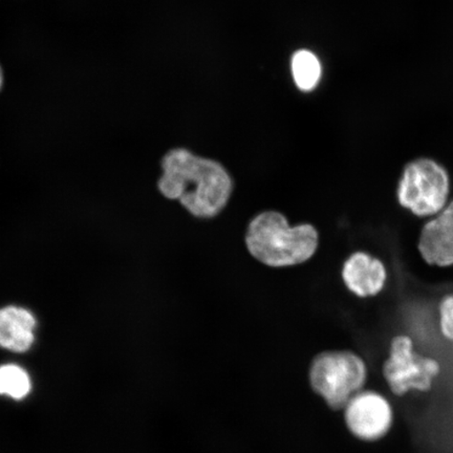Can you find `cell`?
Here are the masks:
<instances>
[{
	"instance_id": "cell-12",
	"label": "cell",
	"mask_w": 453,
	"mask_h": 453,
	"mask_svg": "<svg viewBox=\"0 0 453 453\" xmlns=\"http://www.w3.org/2000/svg\"><path fill=\"white\" fill-rule=\"evenodd\" d=\"M439 328L447 342L453 343V294L441 298L438 309Z\"/></svg>"
},
{
	"instance_id": "cell-4",
	"label": "cell",
	"mask_w": 453,
	"mask_h": 453,
	"mask_svg": "<svg viewBox=\"0 0 453 453\" xmlns=\"http://www.w3.org/2000/svg\"><path fill=\"white\" fill-rule=\"evenodd\" d=\"M367 366L350 350H328L317 355L310 367V384L333 411H343L350 399L364 390Z\"/></svg>"
},
{
	"instance_id": "cell-3",
	"label": "cell",
	"mask_w": 453,
	"mask_h": 453,
	"mask_svg": "<svg viewBox=\"0 0 453 453\" xmlns=\"http://www.w3.org/2000/svg\"><path fill=\"white\" fill-rule=\"evenodd\" d=\"M451 175L434 157H418L407 162L396 183L399 205L418 219H432L449 205Z\"/></svg>"
},
{
	"instance_id": "cell-10",
	"label": "cell",
	"mask_w": 453,
	"mask_h": 453,
	"mask_svg": "<svg viewBox=\"0 0 453 453\" xmlns=\"http://www.w3.org/2000/svg\"><path fill=\"white\" fill-rule=\"evenodd\" d=\"M292 73L297 88L310 92L319 84L321 77V65L319 58L307 50H298L293 56Z\"/></svg>"
},
{
	"instance_id": "cell-2",
	"label": "cell",
	"mask_w": 453,
	"mask_h": 453,
	"mask_svg": "<svg viewBox=\"0 0 453 453\" xmlns=\"http://www.w3.org/2000/svg\"><path fill=\"white\" fill-rule=\"evenodd\" d=\"M245 242L249 253L259 263L271 268H287L314 257L319 234L313 225L291 226L280 212L265 211L248 225Z\"/></svg>"
},
{
	"instance_id": "cell-5",
	"label": "cell",
	"mask_w": 453,
	"mask_h": 453,
	"mask_svg": "<svg viewBox=\"0 0 453 453\" xmlns=\"http://www.w3.org/2000/svg\"><path fill=\"white\" fill-rule=\"evenodd\" d=\"M441 371L439 361L418 353L412 338L407 335L392 339L382 368L389 389L400 396L410 392H428Z\"/></svg>"
},
{
	"instance_id": "cell-1",
	"label": "cell",
	"mask_w": 453,
	"mask_h": 453,
	"mask_svg": "<svg viewBox=\"0 0 453 453\" xmlns=\"http://www.w3.org/2000/svg\"><path fill=\"white\" fill-rule=\"evenodd\" d=\"M158 189L169 200H178L198 219H213L228 203L234 182L217 161L197 157L189 150H170L162 160Z\"/></svg>"
},
{
	"instance_id": "cell-13",
	"label": "cell",
	"mask_w": 453,
	"mask_h": 453,
	"mask_svg": "<svg viewBox=\"0 0 453 453\" xmlns=\"http://www.w3.org/2000/svg\"><path fill=\"white\" fill-rule=\"evenodd\" d=\"M4 84V73L2 66H0V89H2Z\"/></svg>"
},
{
	"instance_id": "cell-6",
	"label": "cell",
	"mask_w": 453,
	"mask_h": 453,
	"mask_svg": "<svg viewBox=\"0 0 453 453\" xmlns=\"http://www.w3.org/2000/svg\"><path fill=\"white\" fill-rule=\"evenodd\" d=\"M345 426L353 437L364 441H377L388 434L394 424V411L389 401L373 390H361L343 410Z\"/></svg>"
},
{
	"instance_id": "cell-7",
	"label": "cell",
	"mask_w": 453,
	"mask_h": 453,
	"mask_svg": "<svg viewBox=\"0 0 453 453\" xmlns=\"http://www.w3.org/2000/svg\"><path fill=\"white\" fill-rule=\"evenodd\" d=\"M418 250L429 265L453 267V200L423 225Z\"/></svg>"
},
{
	"instance_id": "cell-11",
	"label": "cell",
	"mask_w": 453,
	"mask_h": 453,
	"mask_svg": "<svg viewBox=\"0 0 453 453\" xmlns=\"http://www.w3.org/2000/svg\"><path fill=\"white\" fill-rule=\"evenodd\" d=\"M31 388L30 376L24 368L16 365L0 366V395L21 400L30 393Z\"/></svg>"
},
{
	"instance_id": "cell-8",
	"label": "cell",
	"mask_w": 453,
	"mask_h": 453,
	"mask_svg": "<svg viewBox=\"0 0 453 453\" xmlns=\"http://www.w3.org/2000/svg\"><path fill=\"white\" fill-rule=\"evenodd\" d=\"M342 275L345 287L360 298L377 296L388 281L382 260L364 251L355 252L345 260Z\"/></svg>"
},
{
	"instance_id": "cell-9",
	"label": "cell",
	"mask_w": 453,
	"mask_h": 453,
	"mask_svg": "<svg viewBox=\"0 0 453 453\" xmlns=\"http://www.w3.org/2000/svg\"><path fill=\"white\" fill-rule=\"evenodd\" d=\"M36 319L30 311L8 305L0 309V348L26 353L35 342Z\"/></svg>"
}]
</instances>
